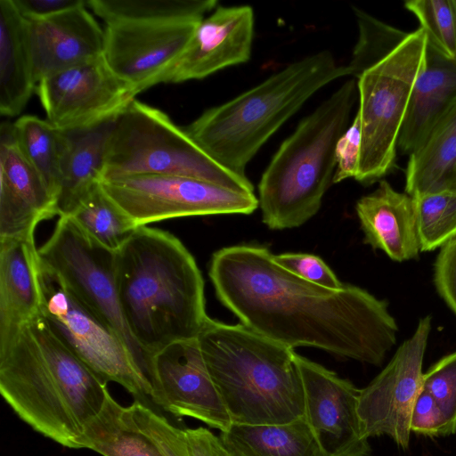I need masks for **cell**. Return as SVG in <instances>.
Wrapping results in <instances>:
<instances>
[{
  "label": "cell",
  "mask_w": 456,
  "mask_h": 456,
  "mask_svg": "<svg viewBox=\"0 0 456 456\" xmlns=\"http://www.w3.org/2000/svg\"><path fill=\"white\" fill-rule=\"evenodd\" d=\"M37 252L40 265L120 336L149 379L151 358L132 337L120 309L116 251L92 239L70 216H61Z\"/></svg>",
  "instance_id": "9c48e42d"
},
{
  "label": "cell",
  "mask_w": 456,
  "mask_h": 456,
  "mask_svg": "<svg viewBox=\"0 0 456 456\" xmlns=\"http://www.w3.org/2000/svg\"><path fill=\"white\" fill-rule=\"evenodd\" d=\"M37 249L34 235L0 238V350L41 312Z\"/></svg>",
  "instance_id": "ffe728a7"
},
{
  "label": "cell",
  "mask_w": 456,
  "mask_h": 456,
  "mask_svg": "<svg viewBox=\"0 0 456 456\" xmlns=\"http://www.w3.org/2000/svg\"><path fill=\"white\" fill-rule=\"evenodd\" d=\"M107 383L52 331L41 312L0 350V393L35 431L82 449L89 421L110 394Z\"/></svg>",
  "instance_id": "7a4b0ae2"
},
{
  "label": "cell",
  "mask_w": 456,
  "mask_h": 456,
  "mask_svg": "<svg viewBox=\"0 0 456 456\" xmlns=\"http://www.w3.org/2000/svg\"><path fill=\"white\" fill-rule=\"evenodd\" d=\"M116 285L127 328L151 359L174 342L197 338L208 317L194 257L161 229L137 227L116 251Z\"/></svg>",
  "instance_id": "3957f363"
},
{
  "label": "cell",
  "mask_w": 456,
  "mask_h": 456,
  "mask_svg": "<svg viewBox=\"0 0 456 456\" xmlns=\"http://www.w3.org/2000/svg\"><path fill=\"white\" fill-rule=\"evenodd\" d=\"M20 13L28 20L45 18L78 5L85 0H13Z\"/></svg>",
  "instance_id": "ab89813d"
},
{
  "label": "cell",
  "mask_w": 456,
  "mask_h": 456,
  "mask_svg": "<svg viewBox=\"0 0 456 456\" xmlns=\"http://www.w3.org/2000/svg\"><path fill=\"white\" fill-rule=\"evenodd\" d=\"M232 456H327L305 418L275 425H240L220 432Z\"/></svg>",
  "instance_id": "484cf974"
},
{
  "label": "cell",
  "mask_w": 456,
  "mask_h": 456,
  "mask_svg": "<svg viewBox=\"0 0 456 456\" xmlns=\"http://www.w3.org/2000/svg\"><path fill=\"white\" fill-rule=\"evenodd\" d=\"M350 76L322 50L294 61L259 85L205 110L184 130L221 166L240 175L265 142L317 91Z\"/></svg>",
  "instance_id": "5b68a950"
},
{
  "label": "cell",
  "mask_w": 456,
  "mask_h": 456,
  "mask_svg": "<svg viewBox=\"0 0 456 456\" xmlns=\"http://www.w3.org/2000/svg\"><path fill=\"white\" fill-rule=\"evenodd\" d=\"M456 103V61L428 45L426 66L413 87L397 150L414 151Z\"/></svg>",
  "instance_id": "7402d4cb"
},
{
  "label": "cell",
  "mask_w": 456,
  "mask_h": 456,
  "mask_svg": "<svg viewBox=\"0 0 456 456\" xmlns=\"http://www.w3.org/2000/svg\"><path fill=\"white\" fill-rule=\"evenodd\" d=\"M57 213V200L21 152L13 123L0 126V238L34 235Z\"/></svg>",
  "instance_id": "ac0fdd59"
},
{
  "label": "cell",
  "mask_w": 456,
  "mask_h": 456,
  "mask_svg": "<svg viewBox=\"0 0 456 456\" xmlns=\"http://www.w3.org/2000/svg\"><path fill=\"white\" fill-rule=\"evenodd\" d=\"M82 449L102 456H163L152 440L135 424L129 406L120 405L109 394L99 411L86 425Z\"/></svg>",
  "instance_id": "4316f807"
},
{
  "label": "cell",
  "mask_w": 456,
  "mask_h": 456,
  "mask_svg": "<svg viewBox=\"0 0 456 456\" xmlns=\"http://www.w3.org/2000/svg\"><path fill=\"white\" fill-rule=\"evenodd\" d=\"M201 20H147L105 24L103 58L137 95L165 82Z\"/></svg>",
  "instance_id": "5bb4252c"
},
{
  "label": "cell",
  "mask_w": 456,
  "mask_h": 456,
  "mask_svg": "<svg viewBox=\"0 0 456 456\" xmlns=\"http://www.w3.org/2000/svg\"><path fill=\"white\" fill-rule=\"evenodd\" d=\"M36 85L28 22L13 0H0V113L20 114Z\"/></svg>",
  "instance_id": "603a6c76"
},
{
  "label": "cell",
  "mask_w": 456,
  "mask_h": 456,
  "mask_svg": "<svg viewBox=\"0 0 456 456\" xmlns=\"http://www.w3.org/2000/svg\"><path fill=\"white\" fill-rule=\"evenodd\" d=\"M106 194L136 227L167 219L220 214H251L254 193L179 175H140L101 181Z\"/></svg>",
  "instance_id": "8fae6325"
},
{
  "label": "cell",
  "mask_w": 456,
  "mask_h": 456,
  "mask_svg": "<svg viewBox=\"0 0 456 456\" xmlns=\"http://www.w3.org/2000/svg\"><path fill=\"white\" fill-rule=\"evenodd\" d=\"M254 24L249 5L216 6L199 23L164 83L202 79L247 62L251 56Z\"/></svg>",
  "instance_id": "e0dca14e"
},
{
  "label": "cell",
  "mask_w": 456,
  "mask_h": 456,
  "mask_svg": "<svg viewBox=\"0 0 456 456\" xmlns=\"http://www.w3.org/2000/svg\"><path fill=\"white\" fill-rule=\"evenodd\" d=\"M275 263L306 281L328 289H339L343 284L319 256L305 253L273 255Z\"/></svg>",
  "instance_id": "d590c367"
},
{
  "label": "cell",
  "mask_w": 456,
  "mask_h": 456,
  "mask_svg": "<svg viewBox=\"0 0 456 456\" xmlns=\"http://www.w3.org/2000/svg\"><path fill=\"white\" fill-rule=\"evenodd\" d=\"M198 341L232 424L275 425L305 418L304 387L293 348L242 324L209 317Z\"/></svg>",
  "instance_id": "277c9868"
},
{
  "label": "cell",
  "mask_w": 456,
  "mask_h": 456,
  "mask_svg": "<svg viewBox=\"0 0 456 456\" xmlns=\"http://www.w3.org/2000/svg\"><path fill=\"white\" fill-rule=\"evenodd\" d=\"M41 314L53 334L106 382L119 384L137 398L152 387L120 336L100 320L39 263Z\"/></svg>",
  "instance_id": "30bf717a"
},
{
  "label": "cell",
  "mask_w": 456,
  "mask_h": 456,
  "mask_svg": "<svg viewBox=\"0 0 456 456\" xmlns=\"http://www.w3.org/2000/svg\"><path fill=\"white\" fill-rule=\"evenodd\" d=\"M357 94L356 79H347L278 148L258 184V206L270 229L297 227L319 211L333 183L336 144L348 127Z\"/></svg>",
  "instance_id": "8992f818"
},
{
  "label": "cell",
  "mask_w": 456,
  "mask_h": 456,
  "mask_svg": "<svg viewBox=\"0 0 456 456\" xmlns=\"http://www.w3.org/2000/svg\"><path fill=\"white\" fill-rule=\"evenodd\" d=\"M191 456H232L219 436L205 428H186Z\"/></svg>",
  "instance_id": "60d3db41"
},
{
  "label": "cell",
  "mask_w": 456,
  "mask_h": 456,
  "mask_svg": "<svg viewBox=\"0 0 456 456\" xmlns=\"http://www.w3.org/2000/svg\"><path fill=\"white\" fill-rule=\"evenodd\" d=\"M149 379L151 400L174 416L196 419L220 432L232 424L198 338L174 342L153 354Z\"/></svg>",
  "instance_id": "9a60e30c"
},
{
  "label": "cell",
  "mask_w": 456,
  "mask_h": 456,
  "mask_svg": "<svg viewBox=\"0 0 456 456\" xmlns=\"http://www.w3.org/2000/svg\"><path fill=\"white\" fill-rule=\"evenodd\" d=\"M436 290L456 315V238L444 244L435 263Z\"/></svg>",
  "instance_id": "f35d334b"
},
{
  "label": "cell",
  "mask_w": 456,
  "mask_h": 456,
  "mask_svg": "<svg viewBox=\"0 0 456 456\" xmlns=\"http://www.w3.org/2000/svg\"><path fill=\"white\" fill-rule=\"evenodd\" d=\"M87 7L105 24L127 20H203L216 0H88Z\"/></svg>",
  "instance_id": "f1b7e54d"
},
{
  "label": "cell",
  "mask_w": 456,
  "mask_h": 456,
  "mask_svg": "<svg viewBox=\"0 0 456 456\" xmlns=\"http://www.w3.org/2000/svg\"><path fill=\"white\" fill-rule=\"evenodd\" d=\"M358 25V39L347 68L357 78L365 69L386 57L408 36V32L390 26L354 7Z\"/></svg>",
  "instance_id": "1f68e13d"
},
{
  "label": "cell",
  "mask_w": 456,
  "mask_h": 456,
  "mask_svg": "<svg viewBox=\"0 0 456 456\" xmlns=\"http://www.w3.org/2000/svg\"><path fill=\"white\" fill-rule=\"evenodd\" d=\"M18 145L38 172L56 200L61 179V162L68 144L67 134L48 120L32 115L13 123Z\"/></svg>",
  "instance_id": "83f0119b"
},
{
  "label": "cell",
  "mask_w": 456,
  "mask_h": 456,
  "mask_svg": "<svg viewBox=\"0 0 456 456\" xmlns=\"http://www.w3.org/2000/svg\"><path fill=\"white\" fill-rule=\"evenodd\" d=\"M410 427L411 433L425 436L454 434L444 411L423 387L413 405Z\"/></svg>",
  "instance_id": "8d00e7d4"
},
{
  "label": "cell",
  "mask_w": 456,
  "mask_h": 456,
  "mask_svg": "<svg viewBox=\"0 0 456 456\" xmlns=\"http://www.w3.org/2000/svg\"><path fill=\"white\" fill-rule=\"evenodd\" d=\"M452 5L454 7L455 12H456V0H452Z\"/></svg>",
  "instance_id": "b9f144b4"
},
{
  "label": "cell",
  "mask_w": 456,
  "mask_h": 456,
  "mask_svg": "<svg viewBox=\"0 0 456 456\" xmlns=\"http://www.w3.org/2000/svg\"><path fill=\"white\" fill-rule=\"evenodd\" d=\"M305 393V418L327 456H370L358 414L360 389L296 354Z\"/></svg>",
  "instance_id": "2e32d148"
},
{
  "label": "cell",
  "mask_w": 456,
  "mask_h": 456,
  "mask_svg": "<svg viewBox=\"0 0 456 456\" xmlns=\"http://www.w3.org/2000/svg\"><path fill=\"white\" fill-rule=\"evenodd\" d=\"M423 388L436 401L456 433V351L423 373Z\"/></svg>",
  "instance_id": "e575fe53"
},
{
  "label": "cell",
  "mask_w": 456,
  "mask_h": 456,
  "mask_svg": "<svg viewBox=\"0 0 456 456\" xmlns=\"http://www.w3.org/2000/svg\"><path fill=\"white\" fill-rule=\"evenodd\" d=\"M430 330L431 317L419 319L387 366L360 389L358 414L368 438L385 435L398 447H409L411 416L423 387L422 365Z\"/></svg>",
  "instance_id": "7c38bea8"
},
{
  "label": "cell",
  "mask_w": 456,
  "mask_h": 456,
  "mask_svg": "<svg viewBox=\"0 0 456 456\" xmlns=\"http://www.w3.org/2000/svg\"><path fill=\"white\" fill-rule=\"evenodd\" d=\"M69 216L92 239L112 251H118L137 228L101 183Z\"/></svg>",
  "instance_id": "f546056e"
},
{
  "label": "cell",
  "mask_w": 456,
  "mask_h": 456,
  "mask_svg": "<svg viewBox=\"0 0 456 456\" xmlns=\"http://www.w3.org/2000/svg\"><path fill=\"white\" fill-rule=\"evenodd\" d=\"M362 132L359 115L337 142L335 148L336 170L333 183L348 178H355L360 162Z\"/></svg>",
  "instance_id": "74e56055"
},
{
  "label": "cell",
  "mask_w": 456,
  "mask_h": 456,
  "mask_svg": "<svg viewBox=\"0 0 456 456\" xmlns=\"http://www.w3.org/2000/svg\"><path fill=\"white\" fill-rule=\"evenodd\" d=\"M28 20L37 83L44 77L103 56L104 29L86 7Z\"/></svg>",
  "instance_id": "d6986e66"
},
{
  "label": "cell",
  "mask_w": 456,
  "mask_h": 456,
  "mask_svg": "<svg viewBox=\"0 0 456 456\" xmlns=\"http://www.w3.org/2000/svg\"><path fill=\"white\" fill-rule=\"evenodd\" d=\"M456 191V103L409 155L405 192L419 197Z\"/></svg>",
  "instance_id": "d4e9b609"
},
{
  "label": "cell",
  "mask_w": 456,
  "mask_h": 456,
  "mask_svg": "<svg viewBox=\"0 0 456 456\" xmlns=\"http://www.w3.org/2000/svg\"><path fill=\"white\" fill-rule=\"evenodd\" d=\"M114 120L66 133L68 144L61 162L57 198L58 216H69L100 184L107 142Z\"/></svg>",
  "instance_id": "cb8c5ba5"
},
{
  "label": "cell",
  "mask_w": 456,
  "mask_h": 456,
  "mask_svg": "<svg viewBox=\"0 0 456 456\" xmlns=\"http://www.w3.org/2000/svg\"><path fill=\"white\" fill-rule=\"evenodd\" d=\"M208 273L217 298L242 325L290 348L379 366L396 344L398 326L385 300L354 285L333 289L298 278L265 247L221 248Z\"/></svg>",
  "instance_id": "6da1fadb"
},
{
  "label": "cell",
  "mask_w": 456,
  "mask_h": 456,
  "mask_svg": "<svg viewBox=\"0 0 456 456\" xmlns=\"http://www.w3.org/2000/svg\"><path fill=\"white\" fill-rule=\"evenodd\" d=\"M140 175L187 176L254 193L247 175L221 166L165 112L134 99L114 120L101 181Z\"/></svg>",
  "instance_id": "52a82bcc"
},
{
  "label": "cell",
  "mask_w": 456,
  "mask_h": 456,
  "mask_svg": "<svg viewBox=\"0 0 456 456\" xmlns=\"http://www.w3.org/2000/svg\"><path fill=\"white\" fill-rule=\"evenodd\" d=\"M37 91L47 120L64 133L115 119L136 96L103 56L44 77Z\"/></svg>",
  "instance_id": "4fadbf2b"
},
{
  "label": "cell",
  "mask_w": 456,
  "mask_h": 456,
  "mask_svg": "<svg viewBox=\"0 0 456 456\" xmlns=\"http://www.w3.org/2000/svg\"><path fill=\"white\" fill-rule=\"evenodd\" d=\"M427 50V35L419 28L356 78L362 146L354 179L359 183L380 181L393 168L411 95L426 66Z\"/></svg>",
  "instance_id": "ba28073f"
},
{
  "label": "cell",
  "mask_w": 456,
  "mask_h": 456,
  "mask_svg": "<svg viewBox=\"0 0 456 456\" xmlns=\"http://www.w3.org/2000/svg\"><path fill=\"white\" fill-rule=\"evenodd\" d=\"M355 210L365 243L394 261L418 257L420 248L411 196L382 179L375 191L358 200Z\"/></svg>",
  "instance_id": "44dd1931"
},
{
  "label": "cell",
  "mask_w": 456,
  "mask_h": 456,
  "mask_svg": "<svg viewBox=\"0 0 456 456\" xmlns=\"http://www.w3.org/2000/svg\"><path fill=\"white\" fill-rule=\"evenodd\" d=\"M138 428L150 437L163 456H191L185 429L136 401L129 406Z\"/></svg>",
  "instance_id": "836d02e7"
},
{
  "label": "cell",
  "mask_w": 456,
  "mask_h": 456,
  "mask_svg": "<svg viewBox=\"0 0 456 456\" xmlns=\"http://www.w3.org/2000/svg\"><path fill=\"white\" fill-rule=\"evenodd\" d=\"M404 7L418 19L428 45L456 61V12L452 0H410Z\"/></svg>",
  "instance_id": "d6a6232c"
},
{
  "label": "cell",
  "mask_w": 456,
  "mask_h": 456,
  "mask_svg": "<svg viewBox=\"0 0 456 456\" xmlns=\"http://www.w3.org/2000/svg\"><path fill=\"white\" fill-rule=\"evenodd\" d=\"M413 200L420 251L435 250L456 238V191L414 197Z\"/></svg>",
  "instance_id": "4dcf8cb0"
}]
</instances>
